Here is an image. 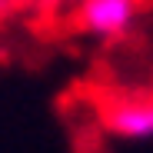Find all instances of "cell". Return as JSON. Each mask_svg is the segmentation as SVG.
I'll return each instance as SVG.
<instances>
[{
    "mask_svg": "<svg viewBox=\"0 0 153 153\" xmlns=\"http://www.w3.org/2000/svg\"><path fill=\"white\" fill-rule=\"evenodd\" d=\"M137 13L140 0H83L76 10V23L97 40H120L137 23Z\"/></svg>",
    "mask_w": 153,
    "mask_h": 153,
    "instance_id": "1",
    "label": "cell"
},
{
    "mask_svg": "<svg viewBox=\"0 0 153 153\" xmlns=\"http://www.w3.org/2000/svg\"><path fill=\"white\" fill-rule=\"evenodd\" d=\"M107 130L126 143L153 140V97H123L103 113Z\"/></svg>",
    "mask_w": 153,
    "mask_h": 153,
    "instance_id": "2",
    "label": "cell"
}]
</instances>
